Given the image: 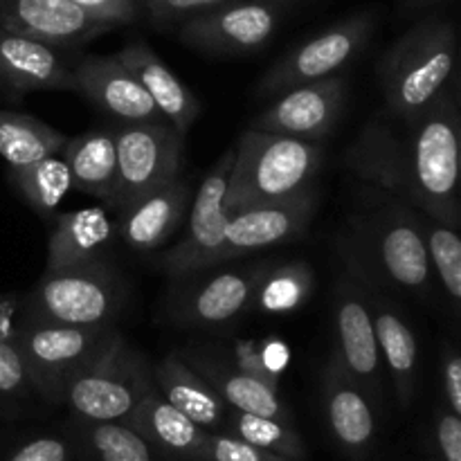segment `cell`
<instances>
[{
    "instance_id": "obj_44",
    "label": "cell",
    "mask_w": 461,
    "mask_h": 461,
    "mask_svg": "<svg viewBox=\"0 0 461 461\" xmlns=\"http://www.w3.org/2000/svg\"><path fill=\"white\" fill-rule=\"evenodd\" d=\"M268 3H275V5H282V7H284V5H286V3H291V0H268Z\"/></svg>"
},
{
    "instance_id": "obj_7",
    "label": "cell",
    "mask_w": 461,
    "mask_h": 461,
    "mask_svg": "<svg viewBox=\"0 0 461 461\" xmlns=\"http://www.w3.org/2000/svg\"><path fill=\"white\" fill-rule=\"evenodd\" d=\"M376 12L365 9L295 45L291 52L268 68V72L257 84V93L268 97L295 86L340 75L367 48L376 30Z\"/></svg>"
},
{
    "instance_id": "obj_31",
    "label": "cell",
    "mask_w": 461,
    "mask_h": 461,
    "mask_svg": "<svg viewBox=\"0 0 461 461\" xmlns=\"http://www.w3.org/2000/svg\"><path fill=\"white\" fill-rule=\"evenodd\" d=\"M77 437L95 461H156V448L126 421L77 419Z\"/></svg>"
},
{
    "instance_id": "obj_30",
    "label": "cell",
    "mask_w": 461,
    "mask_h": 461,
    "mask_svg": "<svg viewBox=\"0 0 461 461\" xmlns=\"http://www.w3.org/2000/svg\"><path fill=\"white\" fill-rule=\"evenodd\" d=\"M7 180L23 201L45 219H52L63 198L72 192V178L63 158L50 156L23 167H9Z\"/></svg>"
},
{
    "instance_id": "obj_43",
    "label": "cell",
    "mask_w": 461,
    "mask_h": 461,
    "mask_svg": "<svg viewBox=\"0 0 461 461\" xmlns=\"http://www.w3.org/2000/svg\"><path fill=\"white\" fill-rule=\"evenodd\" d=\"M435 3H441V0H403V7L412 12V9H423L428 7V5H435Z\"/></svg>"
},
{
    "instance_id": "obj_18",
    "label": "cell",
    "mask_w": 461,
    "mask_h": 461,
    "mask_svg": "<svg viewBox=\"0 0 461 461\" xmlns=\"http://www.w3.org/2000/svg\"><path fill=\"white\" fill-rule=\"evenodd\" d=\"M0 27L52 48H75L108 34L72 0H0Z\"/></svg>"
},
{
    "instance_id": "obj_19",
    "label": "cell",
    "mask_w": 461,
    "mask_h": 461,
    "mask_svg": "<svg viewBox=\"0 0 461 461\" xmlns=\"http://www.w3.org/2000/svg\"><path fill=\"white\" fill-rule=\"evenodd\" d=\"M322 408L336 444L349 457L363 459L376 444V412L367 392L329 356L320 376Z\"/></svg>"
},
{
    "instance_id": "obj_37",
    "label": "cell",
    "mask_w": 461,
    "mask_h": 461,
    "mask_svg": "<svg viewBox=\"0 0 461 461\" xmlns=\"http://www.w3.org/2000/svg\"><path fill=\"white\" fill-rule=\"evenodd\" d=\"M439 385L446 408L461 417V356L455 342H444L441 345Z\"/></svg>"
},
{
    "instance_id": "obj_10",
    "label": "cell",
    "mask_w": 461,
    "mask_h": 461,
    "mask_svg": "<svg viewBox=\"0 0 461 461\" xmlns=\"http://www.w3.org/2000/svg\"><path fill=\"white\" fill-rule=\"evenodd\" d=\"M232 162L234 149H228L207 171L201 187L194 194V201L189 203L192 216H189L187 232L174 248L158 257V270L174 279H183L187 275L214 268L221 248H223L225 225L230 219L225 196H228Z\"/></svg>"
},
{
    "instance_id": "obj_1",
    "label": "cell",
    "mask_w": 461,
    "mask_h": 461,
    "mask_svg": "<svg viewBox=\"0 0 461 461\" xmlns=\"http://www.w3.org/2000/svg\"><path fill=\"white\" fill-rule=\"evenodd\" d=\"M401 124L403 131L383 120L367 122L347 149V167L372 187L459 230L457 79L421 115Z\"/></svg>"
},
{
    "instance_id": "obj_27",
    "label": "cell",
    "mask_w": 461,
    "mask_h": 461,
    "mask_svg": "<svg viewBox=\"0 0 461 461\" xmlns=\"http://www.w3.org/2000/svg\"><path fill=\"white\" fill-rule=\"evenodd\" d=\"M63 160L72 178V189L99 198L108 205L117 180V147L113 129H93L68 138Z\"/></svg>"
},
{
    "instance_id": "obj_22",
    "label": "cell",
    "mask_w": 461,
    "mask_h": 461,
    "mask_svg": "<svg viewBox=\"0 0 461 461\" xmlns=\"http://www.w3.org/2000/svg\"><path fill=\"white\" fill-rule=\"evenodd\" d=\"M192 196V183L187 178L178 176L171 183L162 185L120 212V237L131 250L140 255L158 252L178 230Z\"/></svg>"
},
{
    "instance_id": "obj_24",
    "label": "cell",
    "mask_w": 461,
    "mask_h": 461,
    "mask_svg": "<svg viewBox=\"0 0 461 461\" xmlns=\"http://www.w3.org/2000/svg\"><path fill=\"white\" fill-rule=\"evenodd\" d=\"M151 381L158 394L185 417L192 419L198 428L205 432L228 430L232 408L176 351L165 356L158 365H151Z\"/></svg>"
},
{
    "instance_id": "obj_15",
    "label": "cell",
    "mask_w": 461,
    "mask_h": 461,
    "mask_svg": "<svg viewBox=\"0 0 461 461\" xmlns=\"http://www.w3.org/2000/svg\"><path fill=\"white\" fill-rule=\"evenodd\" d=\"M347 104V79L340 75L295 86L275 99L248 129L322 142L340 122Z\"/></svg>"
},
{
    "instance_id": "obj_33",
    "label": "cell",
    "mask_w": 461,
    "mask_h": 461,
    "mask_svg": "<svg viewBox=\"0 0 461 461\" xmlns=\"http://www.w3.org/2000/svg\"><path fill=\"white\" fill-rule=\"evenodd\" d=\"M225 432L257 446V448L279 455L286 461H306L304 439H302V435L295 430L293 423L230 410L228 430Z\"/></svg>"
},
{
    "instance_id": "obj_36",
    "label": "cell",
    "mask_w": 461,
    "mask_h": 461,
    "mask_svg": "<svg viewBox=\"0 0 461 461\" xmlns=\"http://www.w3.org/2000/svg\"><path fill=\"white\" fill-rule=\"evenodd\" d=\"M201 461H286L279 455L248 444L228 432H207L203 441Z\"/></svg>"
},
{
    "instance_id": "obj_29",
    "label": "cell",
    "mask_w": 461,
    "mask_h": 461,
    "mask_svg": "<svg viewBox=\"0 0 461 461\" xmlns=\"http://www.w3.org/2000/svg\"><path fill=\"white\" fill-rule=\"evenodd\" d=\"M68 138L39 117L18 111H0V156L7 167H23L59 156Z\"/></svg>"
},
{
    "instance_id": "obj_42",
    "label": "cell",
    "mask_w": 461,
    "mask_h": 461,
    "mask_svg": "<svg viewBox=\"0 0 461 461\" xmlns=\"http://www.w3.org/2000/svg\"><path fill=\"white\" fill-rule=\"evenodd\" d=\"M21 297L0 293V340H16Z\"/></svg>"
},
{
    "instance_id": "obj_32",
    "label": "cell",
    "mask_w": 461,
    "mask_h": 461,
    "mask_svg": "<svg viewBox=\"0 0 461 461\" xmlns=\"http://www.w3.org/2000/svg\"><path fill=\"white\" fill-rule=\"evenodd\" d=\"M419 225H421L423 241H426L428 259H430L432 273L439 279L444 295L448 300L453 315L457 318L461 306V239L459 230L432 219V216L419 212Z\"/></svg>"
},
{
    "instance_id": "obj_4",
    "label": "cell",
    "mask_w": 461,
    "mask_h": 461,
    "mask_svg": "<svg viewBox=\"0 0 461 461\" xmlns=\"http://www.w3.org/2000/svg\"><path fill=\"white\" fill-rule=\"evenodd\" d=\"M322 160V142L248 129L234 147L225 205L234 212L306 192L313 187Z\"/></svg>"
},
{
    "instance_id": "obj_35",
    "label": "cell",
    "mask_w": 461,
    "mask_h": 461,
    "mask_svg": "<svg viewBox=\"0 0 461 461\" xmlns=\"http://www.w3.org/2000/svg\"><path fill=\"white\" fill-rule=\"evenodd\" d=\"M225 3L230 0H138V7L147 14L151 25L167 30Z\"/></svg>"
},
{
    "instance_id": "obj_38",
    "label": "cell",
    "mask_w": 461,
    "mask_h": 461,
    "mask_svg": "<svg viewBox=\"0 0 461 461\" xmlns=\"http://www.w3.org/2000/svg\"><path fill=\"white\" fill-rule=\"evenodd\" d=\"M5 461H72V446L61 437H34L14 448Z\"/></svg>"
},
{
    "instance_id": "obj_11",
    "label": "cell",
    "mask_w": 461,
    "mask_h": 461,
    "mask_svg": "<svg viewBox=\"0 0 461 461\" xmlns=\"http://www.w3.org/2000/svg\"><path fill=\"white\" fill-rule=\"evenodd\" d=\"M282 21V5L268 0H230L178 25V39L212 57L255 54L270 43Z\"/></svg>"
},
{
    "instance_id": "obj_28",
    "label": "cell",
    "mask_w": 461,
    "mask_h": 461,
    "mask_svg": "<svg viewBox=\"0 0 461 461\" xmlns=\"http://www.w3.org/2000/svg\"><path fill=\"white\" fill-rule=\"evenodd\" d=\"M315 282V270L309 261H270L257 279L250 311L261 315L297 313L313 295Z\"/></svg>"
},
{
    "instance_id": "obj_5",
    "label": "cell",
    "mask_w": 461,
    "mask_h": 461,
    "mask_svg": "<svg viewBox=\"0 0 461 461\" xmlns=\"http://www.w3.org/2000/svg\"><path fill=\"white\" fill-rule=\"evenodd\" d=\"M151 383V365L113 327L68 383L63 405L84 421H126Z\"/></svg>"
},
{
    "instance_id": "obj_26",
    "label": "cell",
    "mask_w": 461,
    "mask_h": 461,
    "mask_svg": "<svg viewBox=\"0 0 461 461\" xmlns=\"http://www.w3.org/2000/svg\"><path fill=\"white\" fill-rule=\"evenodd\" d=\"M129 426H133L153 448L162 450L167 455H174L185 461H201L203 441L207 432L198 428L192 419L167 403L158 390L149 387L131 417L126 419Z\"/></svg>"
},
{
    "instance_id": "obj_23",
    "label": "cell",
    "mask_w": 461,
    "mask_h": 461,
    "mask_svg": "<svg viewBox=\"0 0 461 461\" xmlns=\"http://www.w3.org/2000/svg\"><path fill=\"white\" fill-rule=\"evenodd\" d=\"M115 54L124 63L126 70L147 90L162 117L185 138L201 113V102L196 95L171 72V68L158 57L156 50H151V45L144 41H131Z\"/></svg>"
},
{
    "instance_id": "obj_14",
    "label": "cell",
    "mask_w": 461,
    "mask_h": 461,
    "mask_svg": "<svg viewBox=\"0 0 461 461\" xmlns=\"http://www.w3.org/2000/svg\"><path fill=\"white\" fill-rule=\"evenodd\" d=\"M318 192L311 187L282 201L255 203L230 212L225 241L216 266L300 239L309 230L313 214L318 212Z\"/></svg>"
},
{
    "instance_id": "obj_39",
    "label": "cell",
    "mask_w": 461,
    "mask_h": 461,
    "mask_svg": "<svg viewBox=\"0 0 461 461\" xmlns=\"http://www.w3.org/2000/svg\"><path fill=\"white\" fill-rule=\"evenodd\" d=\"M72 3L108 27L129 25L140 16L138 0H72Z\"/></svg>"
},
{
    "instance_id": "obj_21",
    "label": "cell",
    "mask_w": 461,
    "mask_h": 461,
    "mask_svg": "<svg viewBox=\"0 0 461 461\" xmlns=\"http://www.w3.org/2000/svg\"><path fill=\"white\" fill-rule=\"evenodd\" d=\"M0 88L18 99L27 93H75L77 84L57 48L0 27Z\"/></svg>"
},
{
    "instance_id": "obj_2",
    "label": "cell",
    "mask_w": 461,
    "mask_h": 461,
    "mask_svg": "<svg viewBox=\"0 0 461 461\" xmlns=\"http://www.w3.org/2000/svg\"><path fill=\"white\" fill-rule=\"evenodd\" d=\"M342 266L369 275L383 286L430 300L435 273L428 259L419 210L392 194L372 187L365 205L347 221L336 239Z\"/></svg>"
},
{
    "instance_id": "obj_16",
    "label": "cell",
    "mask_w": 461,
    "mask_h": 461,
    "mask_svg": "<svg viewBox=\"0 0 461 461\" xmlns=\"http://www.w3.org/2000/svg\"><path fill=\"white\" fill-rule=\"evenodd\" d=\"M347 268V266H345ZM358 277L372 309L374 331H376L378 351H381L383 367L390 372L392 387L401 408H410L417 396L419 387V340L412 324L403 315L387 286L376 282L360 270L347 268Z\"/></svg>"
},
{
    "instance_id": "obj_6",
    "label": "cell",
    "mask_w": 461,
    "mask_h": 461,
    "mask_svg": "<svg viewBox=\"0 0 461 461\" xmlns=\"http://www.w3.org/2000/svg\"><path fill=\"white\" fill-rule=\"evenodd\" d=\"M124 304V284L108 257L66 270L43 275L21 297L18 320L61 327H106L115 322Z\"/></svg>"
},
{
    "instance_id": "obj_25",
    "label": "cell",
    "mask_w": 461,
    "mask_h": 461,
    "mask_svg": "<svg viewBox=\"0 0 461 461\" xmlns=\"http://www.w3.org/2000/svg\"><path fill=\"white\" fill-rule=\"evenodd\" d=\"M52 219L43 275L66 273L106 257L104 248L113 234L106 207H81L54 214Z\"/></svg>"
},
{
    "instance_id": "obj_8",
    "label": "cell",
    "mask_w": 461,
    "mask_h": 461,
    "mask_svg": "<svg viewBox=\"0 0 461 461\" xmlns=\"http://www.w3.org/2000/svg\"><path fill=\"white\" fill-rule=\"evenodd\" d=\"M117 180L111 203L115 212H124L147 194L180 176L185 138L169 124H115Z\"/></svg>"
},
{
    "instance_id": "obj_9",
    "label": "cell",
    "mask_w": 461,
    "mask_h": 461,
    "mask_svg": "<svg viewBox=\"0 0 461 461\" xmlns=\"http://www.w3.org/2000/svg\"><path fill=\"white\" fill-rule=\"evenodd\" d=\"M115 324L106 327H61L18 320L16 347L25 360L36 396L63 405V392L81 365L93 356L99 342Z\"/></svg>"
},
{
    "instance_id": "obj_3",
    "label": "cell",
    "mask_w": 461,
    "mask_h": 461,
    "mask_svg": "<svg viewBox=\"0 0 461 461\" xmlns=\"http://www.w3.org/2000/svg\"><path fill=\"white\" fill-rule=\"evenodd\" d=\"M457 32L444 18H426L399 36L378 59L385 113L410 122L430 108L457 79Z\"/></svg>"
},
{
    "instance_id": "obj_17",
    "label": "cell",
    "mask_w": 461,
    "mask_h": 461,
    "mask_svg": "<svg viewBox=\"0 0 461 461\" xmlns=\"http://www.w3.org/2000/svg\"><path fill=\"white\" fill-rule=\"evenodd\" d=\"M75 84L81 97L106 113L117 124H158L167 122L147 90L131 75L117 54L86 57L77 66Z\"/></svg>"
},
{
    "instance_id": "obj_40",
    "label": "cell",
    "mask_w": 461,
    "mask_h": 461,
    "mask_svg": "<svg viewBox=\"0 0 461 461\" xmlns=\"http://www.w3.org/2000/svg\"><path fill=\"white\" fill-rule=\"evenodd\" d=\"M435 441L441 461H461V417L446 405L435 412Z\"/></svg>"
},
{
    "instance_id": "obj_20",
    "label": "cell",
    "mask_w": 461,
    "mask_h": 461,
    "mask_svg": "<svg viewBox=\"0 0 461 461\" xmlns=\"http://www.w3.org/2000/svg\"><path fill=\"white\" fill-rule=\"evenodd\" d=\"M176 354L194 372L201 374L232 410L293 423V414L279 394V387L248 376L232 363V358H225V354L216 351L214 347H185Z\"/></svg>"
},
{
    "instance_id": "obj_13",
    "label": "cell",
    "mask_w": 461,
    "mask_h": 461,
    "mask_svg": "<svg viewBox=\"0 0 461 461\" xmlns=\"http://www.w3.org/2000/svg\"><path fill=\"white\" fill-rule=\"evenodd\" d=\"M270 261L223 268L183 284L167 302L169 322L187 329H214L232 324L250 311L252 291Z\"/></svg>"
},
{
    "instance_id": "obj_34",
    "label": "cell",
    "mask_w": 461,
    "mask_h": 461,
    "mask_svg": "<svg viewBox=\"0 0 461 461\" xmlns=\"http://www.w3.org/2000/svg\"><path fill=\"white\" fill-rule=\"evenodd\" d=\"M36 394L25 360L14 340H0V408H9Z\"/></svg>"
},
{
    "instance_id": "obj_41",
    "label": "cell",
    "mask_w": 461,
    "mask_h": 461,
    "mask_svg": "<svg viewBox=\"0 0 461 461\" xmlns=\"http://www.w3.org/2000/svg\"><path fill=\"white\" fill-rule=\"evenodd\" d=\"M232 363L237 365L241 372H246L248 376L259 378V381L268 383V385L279 387V376H275L268 369L264 354H261V345H257V342H241V345L237 347V351H234Z\"/></svg>"
},
{
    "instance_id": "obj_12",
    "label": "cell",
    "mask_w": 461,
    "mask_h": 461,
    "mask_svg": "<svg viewBox=\"0 0 461 461\" xmlns=\"http://www.w3.org/2000/svg\"><path fill=\"white\" fill-rule=\"evenodd\" d=\"M333 351L331 356L347 376L354 378L372 401L381 396L383 360L374 331L372 309L363 284L354 273L342 270L333 286Z\"/></svg>"
}]
</instances>
